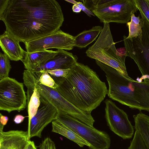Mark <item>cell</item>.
I'll use <instances>...</instances> for the list:
<instances>
[{
    "label": "cell",
    "mask_w": 149,
    "mask_h": 149,
    "mask_svg": "<svg viewBox=\"0 0 149 149\" xmlns=\"http://www.w3.org/2000/svg\"><path fill=\"white\" fill-rule=\"evenodd\" d=\"M72 10L74 12L77 13H79L81 11V10L77 4H74L72 6Z\"/></svg>",
    "instance_id": "d6a6232c"
},
{
    "label": "cell",
    "mask_w": 149,
    "mask_h": 149,
    "mask_svg": "<svg viewBox=\"0 0 149 149\" xmlns=\"http://www.w3.org/2000/svg\"><path fill=\"white\" fill-rule=\"evenodd\" d=\"M26 87L27 92H31L33 90L29 100L27 101L29 123L32 118L37 113L41 101L40 94L36 88L31 86Z\"/></svg>",
    "instance_id": "ffe728a7"
},
{
    "label": "cell",
    "mask_w": 149,
    "mask_h": 149,
    "mask_svg": "<svg viewBox=\"0 0 149 149\" xmlns=\"http://www.w3.org/2000/svg\"><path fill=\"white\" fill-rule=\"evenodd\" d=\"M77 4L81 10L83 11L88 16L91 17V16H95L93 13L88 9L82 2H78Z\"/></svg>",
    "instance_id": "f1b7e54d"
},
{
    "label": "cell",
    "mask_w": 149,
    "mask_h": 149,
    "mask_svg": "<svg viewBox=\"0 0 149 149\" xmlns=\"http://www.w3.org/2000/svg\"><path fill=\"white\" fill-rule=\"evenodd\" d=\"M87 56L116 69L130 80L125 65V56L120 55L113 42L109 23H104L103 30L95 43L86 52Z\"/></svg>",
    "instance_id": "5b68a950"
},
{
    "label": "cell",
    "mask_w": 149,
    "mask_h": 149,
    "mask_svg": "<svg viewBox=\"0 0 149 149\" xmlns=\"http://www.w3.org/2000/svg\"><path fill=\"white\" fill-rule=\"evenodd\" d=\"M34 72L37 75L38 81L40 84L54 89L58 87V85L55 83L54 79L47 72Z\"/></svg>",
    "instance_id": "603a6c76"
},
{
    "label": "cell",
    "mask_w": 149,
    "mask_h": 149,
    "mask_svg": "<svg viewBox=\"0 0 149 149\" xmlns=\"http://www.w3.org/2000/svg\"><path fill=\"white\" fill-rule=\"evenodd\" d=\"M81 1L103 23L127 24L138 10L134 0Z\"/></svg>",
    "instance_id": "8992f818"
},
{
    "label": "cell",
    "mask_w": 149,
    "mask_h": 149,
    "mask_svg": "<svg viewBox=\"0 0 149 149\" xmlns=\"http://www.w3.org/2000/svg\"><path fill=\"white\" fill-rule=\"evenodd\" d=\"M65 1L69 3H72L74 5L77 4L78 2L74 0H65Z\"/></svg>",
    "instance_id": "836d02e7"
},
{
    "label": "cell",
    "mask_w": 149,
    "mask_h": 149,
    "mask_svg": "<svg viewBox=\"0 0 149 149\" xmlns=\"http://www.w3.org/2000/svg\"><path fill=\"white\" fill-rule=\"evenodd\" d=\"M128 149H148L139 133L135 131Z\"/></svg>",
    "instance_id": "cb8c5ba5"
},
{
    "label": "cell",
    "mask_w": 149,
    "mask_h": 149,
    "mask_svg": "<svg viewBox=\"0 0 149 149\" xmlns=\"http://www.w3.org/2000/svg\"><path fill=\"white\" fill-rule=\"evenodd\" d=\"M52 132L59 134L77 143L79 147L87 146L89 148V144L82 139L71 129L60 122L54 120L52 122Z\"/></svg>",
    "instance_id": "e0dca14e"
},
{
    "label": "cell",
    "mask_w": 149,
    "mask_h": 149,
    "mask_svg": "<svg viewBox=\"0 0 149 149\" xmlns=\"http://www.w3.org/2000/svg\"><path fill=\"white\" fill-rule=\"evenodd\" d=\"M141 19V36L133 38L124 36L123 41L126 56L134 60L141 74L139 80L149 83V22L145 18Z\"/></svg>",
    "instance_id": "52a82bcc"
},
{
    "label": "cell",
    "mask_w": 149,
    "mask_h": 149,
    "mask_svg": "<svg viewBox=\"0 0 149 149\" xmlns=\"http://www.w3.org/2000/svg\"><path fill=\"white\" fill-rule=\"evenodd\" d=\"M95 62L105 73L109 97L131 108L149 111V83L137 78L130 80L111 67Z\"/></svg>",
    "instance_id": "3957f363"
},
{
    "label": "cell",
    "mask_w": 149,
    "mask_h": 149,
    "mask_svg": "<svg viewBox=\"0 0 149 149\" xmlns=\"http://www.w3.org/2000/svg\"><path fill=\"white\" fill-rule=\"evenodd\" d=\"M10 59L5 54H0V80L8 77L11 68Z\"/></svg>",
    "instance_id": "7402d4cb"
},
{
    "label": "cell",
    "mask_w": 149,
    "mask_h": 149,
    "mask_svg": "<svg viewBox=\"0 0 149 149\" xmlns=\"http://www.w3.org/2000/svg\"><path fill=\"white\" fill-rule=\"evenodd\" d=\"M10 0H0V18L7 8Z\"/></svg>",
    "instance_id": "83f0119b"
},
{
    "label": "cell",
    "mask_w": 149,
    "mask_h": 149,
    "mask_svg": "<svg viewBox=\"0 0 149 149\" xmlns=\"http://www.w3.org/2000/svg\"><path fill=\"white\" fill-rule=\"evenodd\" d=\"M44 104L28 123L27 131L29 139L34 137L41 138L44 128L55 120L57 110L49 103Z\"/></svg>",
    "instance_id": "7c38bea8"
},
{
    "label": "cell",
    "mask_w": 149,
    "mask_h": 149,
    "mask_svg": "<svg viewBox=\"0 0 149 149\" xmlns=\"http://www.w3.org/2000/svg\"><path fill=\"white\" fill-rule=\"evenodd\" d=\"M27 100L23 83L9 77L0 80L1 110L19 112L26 107Z\"/></svg>",
    "instance_id": "9c48e42d"
},
{
    "label": "cell",
    "mask_w": 149,
    "mask_h": 149,
    "mask_svg": "<svg viewBox=\"0 0 149 149\" xmlns=\"http://www.w3.org/2000/svg\"><path fill=\"white\" fill-rule=\"evenodd\" d=\"M0 19L6 31L24 43L58 30L64 17L55 0H10Z\"/></svg>",
    "instance_id": "6da1fadb"
},
{
    "label": "cell",
    "mask_w": 149,
    "mask_h": 149,
    "mask_svg": "<svg viewBox=\"0 0 149 149\" xmlns=\"http://www.w3.org/2000/svg\"><path fill=\"white\" fill-rule=\"evenodd\" d=\"M70 70V69H57L52 70H45L39 72L46 71L47 72L51 77H66Z\"/></svg>",
    "instance_id": "484cf974"
},
{
    "label": "cell",
    "mask_w": 149,
    "mask_h": 149,
    "mask_svg": "<svg viewBox=\"0 0 149 149\" xmlns=\"http://www.w3.org/2000/svg\"></svg>",
    "instance_id": "e575fe53"
},
{
    "label": "cell",
    "mask_w": 149,
    "mask_h": 149,
    "mask_svg": "<svg viewBox=\"0 0 149 149\" xmlns=\"http://www.w3.org/2000/svg\"><path fill=\"white\" fill-rule=\"evenodd\" d=\"M8 120V116H3L0 113V131H3L4 126L7 124Z\"/></svg>",
    "instance_id": "f546056e"
},
{
    "label": "cell",
    "mask_w": 149,
    "mask_h": 149,
    "mask_svg": "<svg viewBox=\"0 0 149 149\" xmlns=\"http://www.w3.org/2000/svg\"><path fill=\"white\" fill-rule=\"evenodd\" d=\"M23 79L25 85L36 88L40 94V100L43 104L49 103L58 111L67 113L87 125L92 121L93 117L90 113L78 109L62 96L56 89L40 84L36 73L26 70H24Z\"/></svg>",
    "instance_id": "277c9868"
},
{
    "label": "cell",
    "mask_w": 149,
    "mask_h": 149,
    "mask_svg": "<svg viewBox=\"0 0 149 149\" xmlns=\"http://www.w3.org/2000/svg\"><path fill=\"white\" fill-rule=\"evenodd\" d=\"M24 44L26 52L29 53L50 48L70 50L75 47V37L59 29Z\"/></svg>",
    "instance_id": "8fae6325"
},
{
    "label": "cell",
    "mask_w": 149,
    "mask_h": 149,
    "mask_svg": "<svg viewBox=\"0 0 149 149\" xmlns=\"http://www.w3.org/2000/svg\"><path fill=\"white\" fill-rule=\"evenodd\" d=\"M57 53V50L54 51L47 49L31 53L26 52L24 57L22 61L26 70L32 71L44 64Z\"/></svg>",
    "instance_id": "2e32d148"
},
{
    "label": "cell",
    "mask_w": 149,
    "mask_h": 149,
    "mask_svg": "<svg viewBox=\"0 0 149 149\" xmlns=\"http://www.w3.org/2000/svg\"><path fill=\"white\" fill-rule=\"evenodd\" d=\"M24 149H37V148L34 141L30 140Z\"/></svg>",
    "instance_id": "1f68e13d"
},
{
    "label": "cell",
    "mask_w": 149,
    "mask_h": 149,
    "mask_svg": "<svg viewBox=\"0 0 149 149\" xmlns=\"http://www.w3.org/2000/svg\"><path fill=\"white\" fill-rule=\"evenodd\" d=\"M72 130L90 145L89 149H109L111 140L106 132L91 127L67 113L58 111L55 120Z\"/></svg>",
    "instance_id": "ba28073f"
},
{
    "label": "cell",
    "mask_w": 149,
    "mask_h": 149,
    "mask_svg": "<svg viewBox=\"0 0 149 149\" xmlns=\"http://www.w3.org/2000/svg\"><path fill=\"white\" fill-rule=\"evenodd\" d=\"M56 88L77 107L91 113L99 106L107 94V87L96 72L87 65L76 62L65 78L51 77Z\"/></svg>",
    "instance_id": "7a4b0ae2"
},
{
    "label": "cell",
    "mask_w": 149,
    "mask_h": 149,
    "mask_svg": "<svg viewBox=\"0 0 149 149\" xmlns=\"http://www.w3.org/2000/svg\"><path fill=\"white\" fill-rule=\"evenodd\" d=\"M100 26H93L88 30H84L75 37V47L84 48L95 40L103 30Z\"/></svg>",
    "instance_id": "ac0fdd59"
},
{
    "label": "cell",
    "mask_w": 149,
    "mask_h": 149,
    "mask_svg": "<svg viewBox=\"0 0 149 149\" xmlns=\"http://www.w3.org/2000/svg\"><path fill=\"white\" fill-rule=\"evenodd\" d=\"M57 50L58 53L54 57L32 71L39 72L57 69H70L77 62L78 58L76 55L64 50Z\"/></svg>",
    "instance_id": "5bb4252c"
},
{
    "label": "cell",
    "mask_w": 149,
    "mask_h": 149,
    "mask_svg": "<svg viewBox=\"0 0 149 149\" xmlns=\"http://www.w3.org/2000/svg\"><path fill=\"white\" fill-rule=\"evenodd\" d=\"M134 0L140 14H142L149 22V0Z\"/></svg>",
    "instance_id": "d4e9b609"
},
{
    "label": "cell",
    "mask_w": 149,
    "mask_h": 149,
    "mask_svg": "<svg viewBox=\"0 0 149 149\" xmlns=\"http://www.w3.org/2000/svg\"><path fill=\"white\" fill-rule=\"evenodd\" d=\"M30 140L27 131H0V149H24Z\"/></svg>",
    "instance_id": "4fadbf2b"
},
{
    "label": "cell",
    "mask_w": 149,
    "mask_h": 149,
    "mask_svg": "<svg viewBox=\"0 0 149 149\" xmlns=\"http://www.w3.org/2000/svg\"><path fill=\"white\" fill-rule=\"evenodd\" d=\"M133 117L134 129L139 133L148 149H149V116L140 112Z\"/></svg>",
    "instance_id": "d6986e66"
},
{
    "label": "cell",
    "mask_w": 149,
    "mask_h": 149,
    "mask_svg": "<svg viewBox=\"0 0 149 149\" xmlns=\"http://www.w3.org/2000/svg\"><path fill=\"white\" fill-rule=\"evenodd\" d=\"M38 147L39 149H56L54 142L49 137L45 138Z\"/></svg>",
    "instance_id": "4316f807"
},
{
    "label": "cell",
    "mask_w": 149,
    "mask_h": 149,
    "mask_svg": "<svg viewBox=\"0 0 149 149\" xmlns=\"http://www.w3.org/2000/svg\"><path fill=\"white\" fill-rule=\"evenodd\" d=\"M25 117L20 114L16 115L13 119V121L16 124H19L22 122Z\"/></svg>",
    "instance_id": "4dcf8cb0"
},
{
    "label": "cell",
    "mask_w": 149,
    "mask_h": 149,
    "mask_svg": "<svg viewBox=\"0 0 149 149\" xmlns=\"http://www.w3.org/2000/svg\"><path fill=\"white\" fill-rule=\"evenodd\" d=\"M19 41L6 30L0 36V45L10 60L15 61L24 58L26 51L20 46Z\"/></svg>",
    "instance_id": "9a60e30c"
},
{
    "label": "cell",
    "mask_w": 149,
    "mask_h": 149,
    "mask_svg": "<svg viewBox=\"0 0 149 149\" xmlns=\"http://www.w3.org/2000/svg\"><path fill=\"white\" fill-rule=\"evenodd\" d=\"M128 27L129 34L127 38H133L141 36L143 23L140 17H136L134 14H133L131 16V21L127 23Z\"/></svg>",
    "instance_id": "44dd1931"
},
{
    "label": "cell",
    "mask_w": 149,
    "mask_h": 149,
    "mask_svg": "<svg viewBox=\"0 0 149 149\" xmlns=\"http://www.w3.org/2000/svg\"><path fill=\"white\" fill-rule=\"evenodd\" d=\"M104 102L105 118L110 129L123 139L131 138L134 128L126 113L111 100L107 99Z\"/></svg>",
    "instance_id": "30bf717a"
}]
</instances>
